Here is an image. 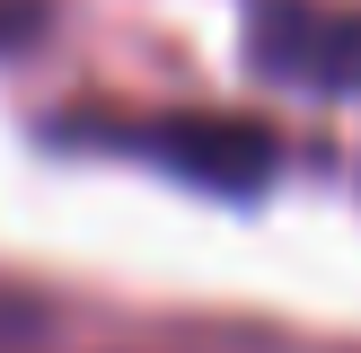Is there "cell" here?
I'll return each mask as SVG.
<instances>
[{
	"mask_svg": "<svg viewBox=\"0 0 361 353\" xmlns=\"http://www.w3.org/2000/svg\"><path fill=\"white\" fill-rule=\"evenodd\" d=\"M44 141L141 159V168L176 176L194 194H221V203H256L282 168V133L264 115H229V106H80Z\"/></svg>",
	"mask_w": 361,
	"mask_h": 353,
	"instance_id": "cell-1",
	"label": "cell"
},
{
	"mask_svg": "<svg viewBox=\"0 0 361 353\" xmlns=\"http://www.w3.org/2000/svg\"><path fill=\"white\" fill-rule=\"evenodd\" d=\"M238 53L264 88L291 97H361V9L353 0H247Z\"/></svg>",
	"mask_w": 361,
	"mask_h": 353,
	"instance_id": "cell-2",
	"label": "cell"
},
{
	"mask_svg": "<svg viewBox=\"0 0 361 353\" xmlns=\"http://www.w3.org/2000/svg\"><path fill=\"white\" fill-rule=\"evenodd\" d=\"M44 27H53V9H44V0H0V62H9V53H27Z\"/></svg>",
	"mask_w": 361,
	"mask_h": 353,
	"instance_id": "cell-3",
	"label": "cell"
},
{
	"mask_svg": "<svg viewBox=\"0 0 361 353\" xmlns=\"http://www.w3.org/2000/svg\"><path fill=\"white\" fill-rule=\"evenodd\" d=\"M27 335H44V309H35L27 292H0V353L27 345Z\"/></svg>",
	"mask_w": 361,
	"mask_h": 353,
	"instance_id": "cell-4",
	"label": "cell"
}]
</instances>
